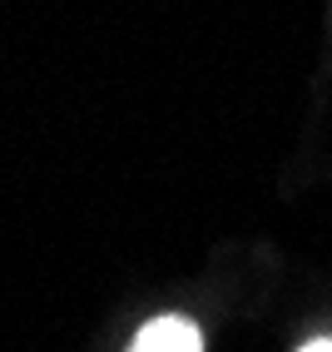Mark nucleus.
<instances>
[{"instance_id":"2","label":"nucleus","mask_w":332,"mask_h":352,"mask_svg":"<svg viewBox=\"0 0 332 352\" xmlns=\"http://www.w3.org/2000/svg\"><path fill=\"white\" fill-rule=\"evenodd\" d=\"M298 352H332V338H313V342L298 347Z\"/></svg>"},{"instance_id":"1","label":"nucleus","mask_w":332,"mask_h":352,"mask_svg":"<svg viewBox=\"0 0 332 352\" xmlns=\"http://www.w3.org/2000/svg\"><path fill=\"white\" fill-rule=\"evenodd\" d=\"M129 352H203V338H199V327L188 318L169 313V318H154V322L139 327Z\"/></svg>"}]
</instances>
